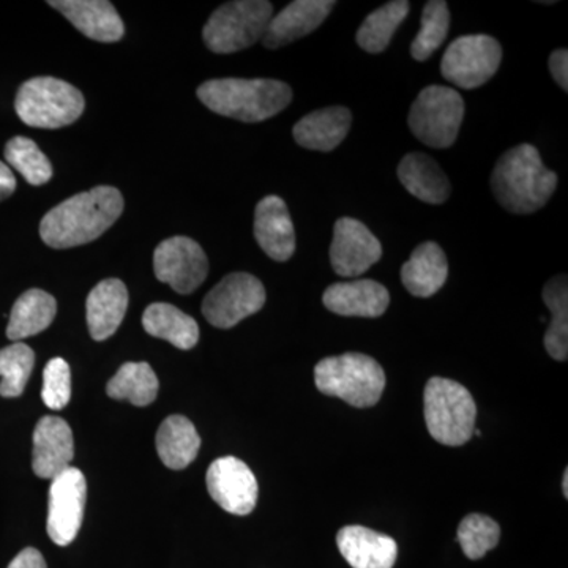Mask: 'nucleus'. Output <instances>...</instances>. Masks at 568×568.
<instances>
[{
  "label": "nucleus",
  "mask_w": 568,
  "mask_h": 568,
  "mask_svg": "<svg viewBox=\"0 0 568 568\" xmlns=\"http://www.w3.org/2000/svg\"><path fill=\"white\" fill-rule=\"evenodd\" d=\"M122 212L123 196L118 189L95 186L51 209L41 220L40 237L55 250L91 244L118 222Z\"/></svg>",
  "instance_id": "obj_1"
},
{
  "label": "nucleus",
  "mask_w": 568,
  "mask_h": 568,
  "mask_svg": "<svg viewBox=\"0 0 568 568\" xmlns=\"http://www.w3.org/2000/svg\"><path fill=\"white\" fill-rule=\"evenodd\" d=\"M558 175L541 162L530 144H519L497 160L491 189L497 203L517 215L540 211L551 200Z\"/></svg>",
  "instance_id": "obj_2"
},
{
  "label": "nucleus",
  "mask_w": 568,
  "mask_h": 568,
  "mask_svg": "<svg viewBox=\"0 0 568 568\" xmlns=\"http://www.w3.org/2000/svg\"><path fill=\"white\" fill-rule=\"evenodd\" d=\"M197 99L216 114L254 123L267 121L290 106L293 91L283 81L223 78L201 84Z\"/></svg>",
  "instance_id": "obj_3"
},
{
  "label": "nucleus",
  "mask_w": 568,
  "mask_h": 568,
  "mask_svg": "<svg viewBox=\"0 0 568 568\" xmlns=\"http://www.w3.org/2000/svg\"><path fill=\"white\" fill-rule=\"evenodd\" d=\"M317 390L354 407H372L386 388V373L375 358L347 353L323 358L315 368Z\"/></svg>",
  "instance_id": "obj_4"
},
{
  "label": "nucleus",
  "mask_w": 568,
  "mask_h": 568,
  "mask_svg": "<svg viewBox=\"0 0 568 568\" xmlns=\"http://www.w3.org/2000/svg\"><path fill=\"white\" fill-rule=\"evenodd\" d=\"M424 399L426 426L436 443L458 447L474 436L477 406L465 386L446 377H432Z\"/></svg>",
  "instance_id": "obj_5"
},
{
  "label": "nucleus",
  "mask_w": 568,
  "mask_h": 568,
  "mask_svg": "<svg viewBox=\"0 0 568 568\" xmlns=\"http://www.w3.org/2000/svg\"><path fill=\"white\" fill-rule=\"evenodd\" d=\"M85 102L82 93L58 78L40 77L26 81L18 91L14 110L33 129H62L81 118Z\"/></svg>",
  "instance_id": "obj_6"
},
{
  "label": "nucleus",
  "mask_w": 568,
  "mask_h": 568,
  "mask_svg": "<svg viewBox=\"0 0 568 568\" xmlns=\"http://www.w3.org/2000/svg\"><path fill=\"white\" fill-rule=\"evenodd\" d=\"M274 6L265 0H235L213 11L204 26L205 47L216 54H231L263 40Z\"/></svg>",
  "instance_id": "obj_7"
},
{
  "label": "nucleus",
  "mask_w": 568,
  "mask_h": 568,
  "mask_svg": "<svg viewBox=\"0 0 568 568\" xmlns=\"http://www.w3.org/2000/svg\"><path fill=\"white\" fill-rule=\"evenodd\" d=\"M465 119V100L447 85H428L409 111L410 132L433 149H448L457 141Z\"/></svg>",
  "instance_id": "obj_8"
},
{
  "label": "nucleus",
  "mask_w": 568,
  "mask_h": 568,
  "mask_svg": "<svg viewBox=\"0 0 568 568\" xmlns=\"http://www.w3.org/2000/svg\"><path fill=\"white\" fill-rule=\"evenodd\" d=\"M503 62V48L493 37L463 36L448 44L440 73L457 88L473 91L487 84Z\"/></svg>",
  "instance_id": "obj_9"
},
{
  "label": "nucleus",
  "mask_w": 568,
  "mask_h": 568,
  "mask_svg": "<svg viewBox=\"0 0 568 568\" xmlns=\"http://www.w3.org/2000/svg\"><path fill=\"white\" fill-rule=\"evenodd\" d=\"M265 304V290L256 276L235 272L224 276L222 282L205 295L203 315L219 328H231L256 315Z\"/></svg>",
  "instance_id": "obj_10"
},
{
  "label": "nucleus",
  "mask_w": 568,
  "mask_h": 568,
  "mask_svg": "<svg viewBox=\"0 0 568 568\" xmlns=\"http://www.w3.org/2000/svg\"><path fill=\"white\" fill-rule=\"evenodd\" d=\"M153 271L162 283L170 284L179 294H192L207 278L209 260L193 239L175 235L156 246Z\"/></svg>",
  "instance_id": "obj_11"
},
{
  "label": "nucleus",
  "mask_w": 568,
  "mask_h": 568,
  "mask_svg": "<svg viewBox=\"0 0 568 568\" xmlns=\"http://www.w3.org/2000/svg\"><path fill=\"white\" fill-rule=\"evenodd\" d=\"M88 481L77 467H69L52 478L48 503V536L59 547H67L77 538L84 517Z\"/></svg>",
  "instance_id": "obj_12"
},
{
  "label": "nucleus",
  "mask_w": 568,
  "mask_h": 568,
  "mask_svg": "<svg viewBox=\"0 0 568 568\" xmlns=\"http://www.w3.org/2000/svg\"><path fill=\"white\" fill-rule=\"evenodd\" d=\"M209 495L227 514L246 517L256 507L257 480L253 470L242 459L223 457L215 459L209 467L207 476Z\"/></svg>",
  "instance_id": "obj_13"
},
{
  "label": "nucleus",
  "mask_w": 568,
  "mask_h": 568,
  "mask_svg": "<svg viewBox=\"0 0 568 568\" xmlns=\"http://www.w3.org/2000/svg\"><path fill=\"white\" fill-rule=\"evenodd\" d=\"M383 256V245L358 220L339 219L334 227L331 263L335 274L355 278L365 274Z\"/></svg>",
  "instance_id": "obj_14"
},
{
  "label": "nucleus",
  "mask_w": 568,
  "mask_h": 568,
  "mask_svg": "<svg viewBox=\"0 0 568 568\" xmlns=\"http://www.w3.org/2000/svg\"><path fill=\"white\" fill-rule=\"evenodd\" d=\"M74 457L70 425L61 417L41 418L33 432L32 467L37 477L52 480L69 469Z\"/></svg>",
  "instance_id": "obj_15"
},
{
  "label": "nucleus",
  "mask_w": 568,
  "mask_h": 568,
  "mask_svg": "<svg viewBox=\"0 0 568 568\" xmlns=\"http://www.w3.org/2000/svg\"><path fill=\"white\" fill-rule=\"evenodd\" d=\"M335 6L334 0H295L276 17H272L263 37L264 47L278 50L295 40L304 39L327 20Z\"/></svg>",
  "instance_id": "obj_16"
},
{
  "label": "nucleus",
  "mask_w": 568,
  "mask_h": 568,
  "mask_svg": "<svg viewBox=\"0 0 568 568\" xmlns=\"http://www.w3.org/2000/svg\"><path fill=\"white\" fill-rule=\"evenodd\" d=\"M254 237L271 260L286 263L295 252V230L282 197L265 196L254 211Z\"/></svg>",
  "instance_id": "obj_17"
},
{
  "label": "nucleus",
  "mask_w": 568,
  "mask_h": 568,
  "mask_svg": "<svg viewBox=\"0 0 568 568\" xmlns=\"http://www.w3.org/2000/svg\"><path fill=\"white\" fill-rule=\"evenodd\" d=\"M52 9L61 11L85 37L102 43L122 40L125 26L108 0H51Z\"/></svg>",
  "instance_id": "obj_18"
},
{
  "label": "nucleus",
  "mask_w": 568,
  "mask_h": 568,
  "mask_svg": "<svg viewBox=\"0 0 568 568\" xmlns=\"http://www.w3.org/2000/svg\"><path fill=\"white\" fill-rule=\"evenodd\" d=\"M325 308L339 316L379 317L390 304V294L373 280L335 283L323 295Z\"/></svg>",
  "instance_id": "obj_19"
},
{
  "label": "nucleus",
  "mask_w": 568,
  "mask_h": 568,
  "mask_svg": "<svg viewBox=\"0 0 568 568\" xmlns=\"http://www.w3.org/2000/svg\"><path fill=\"white\" fill-rule=\"evenodd\" d=\"M336 545L353 568H394L398 558L394 538L364 526H346L339 530Z\"/></svg>",
  "instance_id": "obj_20"
},
{
  "label": "nucleus",
  "mask_w": 568,
  "mask_h": 568,
  "mask_svg": "<svg viewBox=\"0 0 568 568\" xmlns=\"http://www.w3.org/2000/svg\"><path fill=\"white\" fill-rule=\"evenodd\" d=\"M351 122L353 114L347 108H323L310 112L295 123L294 140L310 151L331 152L345 141Z\"/></svg>",
  "instance_id": "obj_21"
},
{
  "label": "nucleus",
  "mask_w": 568,
  "mask_h": 568,
  "mask_svg": "<svg viewBox=\"0 0 568 568\" xmlns=\"http://www.w3.org/2000/svg\"><path fill=\"white\" fill-rule=\"evenodd\" d=\"M129 308V291L118 278L97 284L88 297L85 315L89 332L95 342H104L118 332Z\"/></svg>",
  "instance_id": "obj_22"
},
{
  "label": "nucleus",
  "mask_w": 568,
  "mask_h": 568,
  "mask_svg": "<svg viewBox=\"0 0 568 568\" xmlns=\"http://www.w3.org/2000/svg\"><path fill=\"white\" fill-rule=\"evenodd\" d=\"M447 276L446 253L435 242L418 245L402 267V282L406 290L422 298L432 297L440 291Z\"/></svg>",
  "instance_id": "obj_23"
},
{
  "label": "nucleus",
  "mask_w": 568,
  "mask_h": 568,
  "mask_svg": "<svg viewBox=\"0 0 568 568\" xmlns=\"http://www.w3.org/2000/svg\"><path fill=\"white\" fill-rule=\"evenodd\" d=\"M398 178L403 186L428 204L446 203L450 196V182L439 164L425 153H407L398 166Z\"/></svg>",
  "instance_id": "obj_24"
},
{
  "label": "nucleus",
  "mask_w": 568,
  "mask_h": 568,
  "mask_svg": "<svg viewBox=\"0 0 568 568\" xmlns=\"http://www.w3.org/2000/svg\"><path fill=\"white\" fill-rule=\"evenodd\" d=\"M58 313L55 298L47 291L29 290L14 302L10 313L7 336L13 343L39 335L50 327Z\"/></svg>",
  "instance_id": "obj_25"
},
{
  "label": "nucleus",
  "mask_w": 568,
  "mask_h": 568,
  "mask_svg": "<svg viewBox=\"0 0 568 568\" xmlns=\"http://www.w3.org/2000/svg\"><path fill=\"white\" fill-rule=\"evenodd\" d=\"M201 448V437L189 418L171 416L156 433V452L164 466L181 470L192 465Z\"/></svg>",
  "instance_id": "obj_26"
},
{
  "label": "nucleus",
  "mask_w": 568,
  "mask_h": 568,
  "mask_svg": "<svg viewBox=\"0 0 568 568\" xmlns=\"http://www.w3.org/2000/svg\"><path fill=\"white\" fill-rule=\"evenodd\" d=\"M142 327L149 335L164 339L179 349H193L200 342V327L196 321L174 305H149L142 315Z\"/></svg>",
  "instance_id": "obj_27"
},
{
  "label": "nucleus",
  "mask_w": 568,
  "mask_h": 568,
  "mask_svg": "<svg viewBox=\"0 0 568 568\" xmlns=\"http://www.w3.org/2000/svg\"><path fill=\"white\" fill-rule=\"evenodd\" d=\"M106 394L112 399H125L134 406H149L159 395V377L145 362H129L108 383Z\"/></svg>",
  "instance_id": "obj_28"
},
{
  "label": "nucleus",
  "mask_w": 568,
  "mask_h": 568,
  "mask_svg": "<svg viewBox=\"0 0 568 568\" xmlns=\"http://www.w3.org/2000/svg\"><path fill=\"white\" fill-rule=\"evenodd\" d=\"M544 302L551 313L545 349L555 361L566 362L568 357V283L567 275H558L545 284Z\"/></svg>",
  "instance_id": "obj_29"
},
{
  "label": "nucleus",
  "mask_w": 568,
  "mask_h": 568,
  "mask_svg": "<svg viewBox=\"0 0 568 568\" xmlns=\"http://www.w3.org/2000/svg\"><path fill=\"white\" fill-rule=\"evenodd\" d=\"M409 9V2L406 0H394L373 11L358 29V47L369 54L386 51L396 29L406 20Z\"/></svg>",
  "instance_id": "obj_30"
},
{
  "label": "nucleus",
  "mask_w": 568,
  "mask_h": 568,
  "mask_svg": "<svg viewBox=\"0 0 568 568\" xmlns=\"http://www.w3.org/2000/svg\"><path fill=\"white\" fill-rule=\"evenodd\" d=\"M422 28L410 44V54L418 62L428 61L447 39L450 11L444 0H429L422 13Z\"/></svg>",
  "instance_id": "obj_31"
},
{
  "label": "nucleus",
  "mask_w": 568,
  "mask_h": 568,
  "mask_svg": "<svg viewBox=\"0 0 568 568\" xmlns=\"http://www.w3.org/2000/svg\"><path fill=\"white\" fill-rule=\"evenodd\" d=\"M36 365V354L24 343L0 349V396L3 398H18L28 386L29 377Z\"/></svg>",
  "instance_id": "obj_32"
},
{
  "label": "nucleus",
  "mask_w": 568,
  "mask_h": 568,
  "mask_svg": "<svg viewBox=\"0 0 568 568\" xmlns=\"http://www.w3.org/2000/svg\"><path fill=\"white\" fill-rule=\"evenodd\" d=\"M6 160L31 185H44L51 181L52 166L39 145L24 136H17L7 142Z\"/></svg>",
  "instance_id": "obj_33"
},
{
  "label": "nucleus",
  "mask_w": 568,
  "mask_h": 568,
  "mask_svg": "<svg viewBox=\"0 0 568 568\" xmlns=\"http://www.w3.org/2000/svg\"><path fill=\"white\" fill-rule=\"evenodd\" d=\"M500 528L485 515H467L458 526V541L467 558L477 560L499 544Z\"/></svg>",
  "instance_id": "obj_34"
},
{
  "label": "nucleus",
  "mask_w": 568,
  "mask_h": 568,
  "mask_svg": "<svg viewBox=\"0 0 568 568\" xmlns=\"http://www.w3.org/2000/svg\"><path fill=\"white\" fill-rule=\"evenodd\" d=\"M41 398L52 410H61L71 398L70 365L61 357L51 358L44 366Z\"/></svg>",
  "instance_id": "obj_35"
},
{
  "label": "nucleus",
  "mask_w": 568,
  "mask_h": 568,
  "mask_svg": "<svg viewBox=\"0 0 568 568\" xmlns=\"http://www.w3.org/2000/svg\"><path fill=\"white\" fill-rule=\"evenodd\" d=\"M549 71L552 78L558 82L559 88L568 91V52L567 50H556L549 55Z\"/></svg>",
  "instance_id": "obj_36"
},
{
  "label": "nucleus",
  "mask_w": 568,
  "mask_h": 568,
  "mask_svg": "<svg viewBox=\"0 0 568 568\" xmlns=\"http://www.w3.org/2000/svg\"><path fill=\"white\" fill-rule=\"evenodd\" d=\"M9 568H48L39 549L26 548L11 560Z\"/></svg>",
  "instance_id": "obj_37"
},
{
  "label": "nucleus",
  "mask_w": 568,
  "mask_h": 568,
  "mask_svg": "<svg viewBox=\"0 0 568 568\" xmlns=\"http://www.w3.org/2000/svg\"><path fill=\"white\" fill-rule=\"evenodd\" d=\"M17 190V179L9 164L0 162V201L7 200Z\"/></svg>",
  "instance_id": "obj_38"
},
{
  "label": "nucleus",
  "mask_w": 568,
  "mask_h": 568,
  "mask_svg": "<svg viewBox=\"0 0 568 568\" xmlns=\"http://www.w3.org/2000/svg\"><path fill=\"white\" fill-rule=\"evenodd\" d=\"M562 491L564 496L568 497V470L564 473V481H562Z\"/></svg>",
  "instance_id": "obj_39"
}]
</instances>
